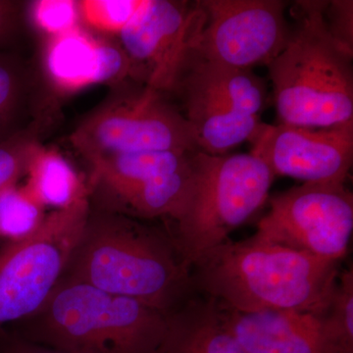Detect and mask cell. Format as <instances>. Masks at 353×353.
<instances>
[{
  "label": "cell",
  "mask_w": 353,
  "mask_h": 353,
  "mask_svg": "<svg viewBox=\"0 0 353 353\" xmlns=\"http://www.w3.org/2000/svg\"><path fill=\"white\" fill-rule=\"evenodd\" d=\"M323 16L332 38L343 48L353 53L352 0L326 1Z\"/></svg>",
  "instance_id": "obj_25"
},
{
  "label": "cell",
  "mask_w": 353,
  "mask_h": 353,
  "mask_svg": "<svg viewBox=\"0 0 353 353\" xmlns=\"http://www.w3.org/2000/svg\"><path fill=\"white\" fill-rule=\"evenodd\" d=\"M252 154L274 176L304 183H345L353 161V121L326 128L268 125L261 122Z\"/></svg>",
  "instance_id": "obj_12"
},
{
  "label": "cell",
  "mask_w": 353,
  "mask_h": 353,
  "mask_svg": "<svg viewBox=\"0 0 353 353\" xmlns=\"http://www.w3.org/2000/svg\"><path fill=\"white\" fill-rule=\"evenodd\" d=\"M215 303L221 321L245 353H324L320 316L287 310L241 312Z\"/></svg>",
  "instance_id": "obj_15"
},
{
  "label": "cell",
  "mask_w": 353,
  "mask_h": 353,
  "mask_svg": "<svg viewBox=\"0 0 353 353\" xmlns=\"http://www.w3.org/2000/svg\"><path fill=\"white\" fill-rule=\"evenodd\" d=\"M168 314L92 285L60 279L21 336L70 353H157Z\"/></svg>",
  "instance_id": "obj_4"
},
{
  "label": "cell",
  "mask_w": 353,
  "mask_h": 353,
  "mask_svg": "<svg viewBox=\"0 0 353 353\" xmlns=\"http://www.w3.org/2000/svg\"><path fill=\"white\" fill-rule=\"evenodd\" d=\"M61 279L130 297L169 314L194 292L168 229L92 208Z\"/></svg>",
  "instance_id": "obj_1"
},
{
  "label": "cell",
  "mask_w": 353,
  "mask_h": 353,
  "mask_svg": "<svg viewBox=\"0 0 353 353\" xmlns=\"http://www.w3.org/2000/svg\"><path fill=\"white\" fill-rule=\"evenodd\" d=\"M190 61L209 85L223 95L239 113L259 117L266 101V88L252 70L233 68L206 61L194 52Z\"/></svg>",
  "instance_id": "obj_19"
},
{
  "label": "cell",
  "mask_w": 353,
  "mask_h": 353,
  "mask_svg": "<svg viewBox=\"0 0 353 353\" xmlns=\"http://www.w3.org/2000/svg\"><path fill=\"white\" fill-rule=\"evenodd\" d=\"M25 21L46 39L65 34L82 24L79 1L75 0L25 2Z\"/></svg>",
  "instance_id": "obj_24"
},
{
  "label": "cell",
  "mask_w": 353,
  "mask_h": 353,
  "mask_svg": "<svg viewBox=\"0 0 353 353\" xmlns=\"http://www.w3.org/2000/svg\"><path fill=\"white\" fill-rule=\"evenodd\" d=\"M41 81L34 67L15 50H0V143L52 116Z\"/></svg>",
  "instance_id": "obj_16"
},
{
  "label": "cell",
  "mask_w": 353,
  "mask_h": 353,
  "mask_svg": "<svg viewBox=\"0 0 353 353\" xmlns=\"http://www.w3.org/2000/svg\"><path fill=\"white\" fill-rule=\"evenodd\" d=\"M0 353H70L39 345L17 334L0 339Z\"/></svg>",
  "instance_id": "obj_27"
},
{
  "label": "cell",
  "mask_w": 353,
  "mask_h": 353,
  "mask_svg": "<svg viewBox=\"0 0 353 353\" xmlns=\"http://www.w3.org/2000/svg\"><path fill=\"white\" fill-rule=\"evenodd\" d=\"M205 24L194 46L201 59L233 68L268 65L289 38L281 0H201Z\"/></svg>",
  "instance_id": "obj_11"
},
{
  "label": "cell",
  "mask_w": 353,
  "mask_h": 353,
  "mask_svg": "<svg viewBox=\"0 0 353 353\" xmlns=\"http://www.w3.org/2000/svg\"><path fill=\"white\" fill-rule=\"evenodd\" d=\"M52 122V116L41 118L0 143V194L27 176L32 158L43 145L44 132Z\"/></svg>",
  "instance_id": "obj_21"
},
{
  "label": "cell",
  "mask_w": 353,
  "mask_h": 353,
  "mask_svg": "<svg viewBox=\"0 0 353 353\" xmlns=\"http://www.w3.org/2000/svg\"><path fill=\"white\" fill-rule=\"evenodd\" d=\"M90 210L88 196L55 209L34 233L0 250V329L43 305L63 276Z\"/></svg>",
  "instance_id": "obj_8"
},
{
  "label": "cell",
  "mask_w": 353,
  "mask_h": 353,
  "mask_svg": "<svg viewBox=\"0 0 353 353\" xmlns=\"http://www.w3.org/2000/svg\"><path fill=\"white\" fill-rule=\"evenodd\" d=\"M205 21L199 1L145 0L117 36L130 61L132 82L170 95Z\"/></svg>",
  "instance_id": "obj_10"
},
{
  "label": "cell",
  "mask_w": 353,
  "mask_h": 353,
  "mask_svg": "<svg viewBox=\"0 0 353 353\" xmlns=\"http://www.w3.org/2000/svg\"><path fill=\"white\" fill-rule=\"evenodd\" d=\"M25 185L44 208H68L88 196V185L71 162L53 148L39 146L27 173Z\"/></svg>",
  "instance_id": "obj_18"
},
{
  "label": "cell",
  "mask_w": 353,
  "mask_h": 353,
  "mask_svg": "<svg viewBox=\"0 0 353 353\" xmlns=\"http://www.w3.org/2000/svg\"><path fill=\"white\" fill-rule=\"evenodd\" d=\"M274 178L252 152H196L189 196L168 229L190 270L202 255L230 240V234L259 210Z\"/></svg>",
  "instance_id": "obj_5"
},
{
  "label": "cell",
  "mask_w": 353,
  "mask_h": 353,
  "mask_svg": "<svg viewBox=\"0 0 353 353\" xmlns=\"http://www.w3.org/2000/svg\"><path fill=\"white\" fill-rule=\"evenodd\" d=\"M196 152L123 153L92 160L88 199L94 208L172 222L189 196Z\"/></svg>",
  "instance_id": "obj_7"
},
{
  "label": "cell",
  "mask_w": 353,
  "mask_h": 353,
  "mask_svg": "<svg viewBox=\"0 0 353 353\" xmlns=\"http://www.w3.org/2000/svg\"><path fill=\"white\" fill-rule=\"evenodd\" d=\"M157 353H245L228 331L212 299L190 297L168 314Z\"/></svg>",
  "instance_id": "obj_17"
},
{
  "label": "cell",
  "mask_w": 353,
  "mask_h": 353,
  "mask_svg": "<svg viewBox=\"0 0 353 353\" xmlns=\"http://www.w3.org/2000/svg\"><path fill=\"white\" fill-rule=\"evenodd\" d=\"M46 216V208L27 188L14 185L0 194V238H26L41 226Z\"/></svg>",
  "instance_id": "obj_22"
},
{
  "label": "cell",
  "mask_w": 353,
  "mask_h": 353,
  "mask_svg": "<svg viewBox=\"0 0 353 353\" xmlns=\"http://www.w3.org/2000/svg\"><path fill=\"white\" fill-rule=\"evenodd\" d=\"M259 221L265 240L320 259L340 261L353 230V196L345 183H304L272 197Z\"/></svg>",
  "instance_id": "obj_9"
},
{
  "label": "cell",
  "mask_w": 353,
  "mask_h": 353,
  "mask_svg": "<svg viewBox=\"0 0 353 353\" xmlns=\"http://www.w3.org/2000/svg\"><path fill=\"white\" fill-rule=\"evenodd\" d=\"M145 0H82L81 22L90 31L117 37L132 20Z\"/></svg>",
  "instance_id": "obj_23"
},
{
  "label": "cell",
  "mask_w": 353,
  "mask_h": 353,
  "mask_svg": "<svg viewBox=\"0 0 353 353\" xmlns=\"http://www.w3.org/2000/svg\"><path fill=\"white\" fill-rule=\"evenodd\" d=\"M170 97L180 99L181 110L190 123L201 152L227 154L231 148L250 141L259 129V117L239 113L188 62Z\"/></svg>",
  "instance_id": "obj_14"
},
{
  "label": "cell",
  "mask_w": 353,
  "mask_h": 353,
  "mask_svg": "<svg viewBox=\"0 0 353 353\" xmlns=\"http://www.w3.org/2000/svg\"><path fill=\"white\" fill-rule=\"evenodd\" d=\"M25 24V2L0 0V50H12Z\"/></svg>",
  "instance_id": "obj_26"
},
{
  "label": "cell",
  "mask_w": 353,
  "mask_h": 353,
  "mask_svg": "<svg viewBox=\"0 0 353 353\" xmlns=\"http://www.w3.org/2000/svg\"><path fill=\"white\" fill-rule=\"evenodd\" d=\"M321 320L324 353H353L352 266L339 275L331 303Z\"/></svg>",
  "instance_id": "obj_20"
},
{
  "label": "cell",
  "mask_w": 353,
  "mask_h": 353,
  "mask_svg": "<svg viewBox=\"0 0 353 353\" xmlns=\"http://www.w3.org/2000/svg\"><path fill=\"white\" fill-rule=\"evenodd\" d=\"M170 97L141 83H122L83 118L70 141L87 162L123 153L199 152L192 126Z\"/></svg>",
  "instance_id": "obj_6"
},
{
  "label": "cell",
  "mask_w": 353,
  "mask_h": 353,
  "mask_svg": "<svg viewBox=\"0 0 353 353\" xmlns=\"http://www.w3.org/2000/svg\"><path fill=\"white\" fill-rule=\"evenodd\" d=\"M326 1H296L283 50L267 65L280 124L326 128L353 121V53L325 24Z\"/></svg>",
  "instance_id": "obj_3"
},
{
  "label": "cell",
  "mask_w": 353,
  "mask_h": 353,
  "mask_svg": "<svg viewBox=\"0 0 353 353\" xmlns=\"http://www.w3.org/2000/svg\"><path fill=\"white\" fill-rule=\"evenodd\" d=\"M339 262L290 250L253 234L228 240L192 267L194 290L241 312L287 310L322 317L339 275Z\"/></svg>",
  "instance_id": "obj_2"
},
{
  "label": "cell",
  "mask_w": 353,
  "mask_h": 353,
  "mask_svg": "<svg viewBox=\"0 0 353 353\" xmlns=\"http://www.w3.org/2000/svg\"><path fill=\"white\" fill-rule=\"evenodd\" d=\"M41 78L48 92L61 97L92 85L116 88L132 82L129 59L117 39L99 36L82 25L46 39Z\"/></svg>",
  "instance_id": "obj_13"
}]
</instances>
